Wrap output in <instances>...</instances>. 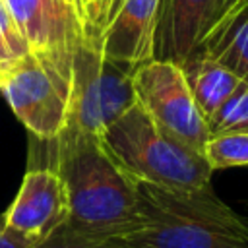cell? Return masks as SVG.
Segmentation results:
<instances>
[{
	"label": "cell",
	"mask_w": 248,
	"mask_h": 248,
	"mask_svg": "<svg viewBox=\"0 0 248 248\" xmlns=\"http://www.w3.org/2000/svg\"><path fill=\"white\" fill-rule=\"evenodd\" d=\"M29 167L54 169L68 190V227L87 236H126L138 221L136 180L108 153L101 136L66 126L52 140L31 141Z\"/></svg>",
	"instance_id": "cell-1"
},
{
	"label": "cell",
	"mask_w": 248,
	"mask_h": 248,
	"mask_svg": "<svg viewBox=\"0 0 248 248\" xmlns=\"http://www.w3.org/2000/svg\"><path fill=\"white\" fill-rule=\"evenodd\" d=\"M138 221L122 236L132 248H248V225L211 184L163 188L136 182Z\"/></svg>",
	"instance_id": "cell-2"
},
{
	"label": "cell",
	"mask_w": 248,
	"mask_h": 248,
	"mask_svg": "<svg viewBox=\"0 0 248 248\" xmlns=\"http://www.w3.org/2000/svg\"><path fill=\"white\" fill-rule=\"evenodd\" d=\"M101 141L136 182L163 188L211 184L213 169L203 153L159 126L138 101L105 128Z\"/></svg>",
	"instance_id": "cell-3"
},
{
	"label": "cell",
	"mask_w": 248,
	"mask_h": 248,
	"mask_svg": "<svg viewBox=\"0 0 248 248\" xmlns=\"http://www.w3.org/2000/svg\"><path fill=\"white\" fill-rule=\"evenodd\" d=\"M74 50H33L16 58L0 91L37 140H52L70 122Z\"/></svg>",
	"instance_id": "cell-4"
},
{
	"label": "cell",
	"mask_w": 248,
	"mask_h": 248,
	"mask_svg": "<svg viewBox=\"0 0 248 248\" xmlns=\"http://www.w3.org/2000/svg\"><path fill=\"white\" fill-rule=\"evenodd\" d=\"M136 103L132 74L107 60L95 37L85 29L72 56L70 122L78 130L101 136L105 128Z\"/></svg>",
	"instance_id": "cell-5"
},
{
	"label": "cell",
	"mask_w": 248,
	"mask_h": 248,
	"mask_svg": "<svg viewBox=\"0 0 248 248\" xmlns=\"http://www.w3.org/2000/svg\"><path fill=\"white\" fill-rule=\"evenodd\" d=\"M132 83L136 101L159 126L203 153L211 134L178 64L153 58L132 74Z\"/></svg>",
	"instance_id": "cell-6"
},
{
	"label": "cell",
	"mask_w": 248,
	"mask_h": 248,
	"mask_svg": "<svg viewBox=\"0 0 248 248\" xmlns=\"http://www.w3.org/2000/svg\"><path fill=\"white\" fill-rule=\"evenodd\" d=\"M6 229L27 248L41 246L70 219L62 176L50 167H29L17 196L2 213Z\"/></svg>",
	"instance_id": "cell-7"
},
{
	"label": "cell",
	"mask_w": 248,
	"mask_h": 248,
	"mask_svg": "<svg viewBox=\"0 0 248 248\" xmlns=\"http://www.w3.org/2000/svg\"><path fill=\"white\" fill-rule=\"evenodd\" d=\"M159 8L161 0H118L99 25H85V29L107 60L134 74L155 58Z\"/></svg>",
	"instance_id": "cell-8"
},
{
	"label": "cell",
	"mask_w": 248,
	"mask_h": 248,
	"mask_svg": "<svg viewBox=\"0 0 248 248\" xmlns=\"http://www.w3.org/2000/svg\"><path fill=\"white\" fill-rule=\"evenodd\" d=\"M33 50H74L85 35L81 16L62 0H4Z\"/></svg>",
	"instance_id": "cell-9"
},
{
	"label": "cell",
	"mask_w": 248,
	"mask_h": 248,
	"mask_svg": "<svg viewBox=\"0 0 248 248\" xmlns=\"http://www.w3.org/2000/svg\"><path fill=\"white\" fill-rule=\"evenodd\" d=\"M215 0H161L155 31V58L186 64L213 19Z\"/></svg>",
	"instance_id": "cell-10"
},
{
	"label": "cell",
	"mask_w": 248,
	"mask_h": 248,
	"mask_svg": "<svg viewBox=\"0 0 248 248\" xmlns=\"http://www.w3.org/2000/svg\"><path fill=\"white\" fill-rule=\"evenodd\" d=\"M248 83V0H234L207 25L198 52Z\"/></svg>",
	"instance_id": "cell-11"
},
{
	"label": "cell",
	"mask_w": 248,
	"mask_h": 248,
	"mask_svg": "<svg viewBox=\"0 0 248 248\" xmlns=\"http://www.w3.org/2000/svg\"><path fill=\"white\" fill-rule=\"evenodd\" d=\"M186 78V83L192 91V97L203 114L205 122L207 118L236 91V87L244 81L225 66L202 56L194 54L186 64L180 66Z\"/></svg>",
	"instance_id": "cell-12"
},
{
	"label": "cell",
	"mask_w": 248,
	"mask_h": 248,
	"mask_svg": "<svg viewBox=\"0 0 248 248\" xmlns=\"http://www.w3.org/2000/svg\"><path fill=\"white\" fill-rule=\"evenodd\" d=\"M203 157L213 170L248 167V132H225L209 136L203 145Z\"/></svg>",
	"instance_id": "cell-13"
},
{
	"label": "cell",
	"mask_w": 248,
	"mask_h": 248,
	"mask_svg": "<svg viewBox=\"0 0 248 248\" xmlns=\"http://www.w3.org/2000/svg\"><path fill=\"white\" fill-rule=\"evenodd\" d=\"M209 134L248 132V83L242 81L236 91L207 118Z\"/></svg>",
	"instance_id": "cell-14"
},
{
	"label": "cell",
	"mask_w": 248,
	"mask_h": 248,
	"mask_svg": "<svg viewBox=\"0 0 248 248\" xmlns=\"http://www.w3.org/2000/svg\"><path fill=\"white\" fill-rule=\"evenodd\" d=\"M37 248H132L122 236H87L62 225Z\"/></svg>",
	"instance_id": "cell-15"
},
{
	"label": "cell",
	"mask_w": 248,
	"mask_h": 248,
	"mask_svg": "<svg viewBox=\"0 0 248 248\" xmlns=\"http://www.w3.org/2000/svg\"><path fill=\"white\" fill-rule=\"evenodd\" d=\"M0 48L12 58H19L29 50L27 41L23 39V35L19 33L8 6L4 0H0Z\"/></svg>",
	"instance_id": "cell-16"
},
{
	"label": "cell",
	"mask_w": 248,
	"mask_h": 248,
	"mask_svg": "<svg viewBox=\"0 0 248 248\" xmlns=\"http://www.w3.org/2000/svg\"><path fill=\"white\" fill-rule=\"evenodd\" d=\"M118 0H101L97 6H95V10L87 16V21H85V25H91V27H95V25H99L107 16H108V12L114 8V4H116Z\"/></svg>",
	"instance_id": "cell-17"
},
{
	"label": "cell",
	"mask_w": 248,
	"mask_h": 248,
	"mask_svg": "<svg viewBox=\"0 0 248 248\" xmlns=\"http://www.w3.org/2000/svg\"><path fill=\"white\" fill-rule=\"evenodd\" d=\"M0 248H27L23 242H19L4 225V217L0 213Z\"/></svg>",
	"instance_id": "cell-18"
},
{
	"label": "cell",
	"mask_w": 248,
	"mask_h": 248,
	"mask_svg": "<svg viewBox=\"0 0 248 248\" xmlns=\"http://www.w3.org/2000/svg\"><path fill=\"white\" fill-rule=\"evenodd\" d=\"M12 58L0 48V83L4 81V78H6V74H8V70H10V66H12Z\"/></svg>",
	"instance_id": "cell-19"
},
{
	"label": "cell",
	"mask_w": 248,
	"mask_h": 248,
	"mask_svg": "<svg viewBox=\"0 0 248 248\" xmlns=\"http://www.w3.org/2000/svg\"><path fill=\"white\" fill-rule=\"evenodd\" d=\"M62 2H66V4H70L79 16H81V19L85 21V10H83V4H81V0H62Z\"/></svg>",
	"instance_id": "cell-20"
},
{
	"label": "cell",
	"mask_w": 248,
	"mask_h": 248,
	"mask_svg": "<svg viewBox=\"0 0 248 248\" xmlns=\"http://www.w3.org/2000/svg\"><path fill=\"white\" fill-rule=\"evenodd\" d=\"M101 0H81V4H83V10H85V21H87V16L95 10V6L99 4Z\"/></svg>",
	"instance_id": "cell-21"
},
{
	"label": "cell",
	"mask_w": 248,
	"mask_h": 248,
	"mask_svg": "<svg viewBox=\"0 0 248 248\" xmlns=\"http://www.w3.org/2000/svg\"><path fill=\"white\" fill-rule=\"evenodd\" d=\"M234 0H215V12H213V17L217 16V14H221L227 6H231Z\"/></svg>",
	"instance_id": "cell-22"
}]
</instances>
